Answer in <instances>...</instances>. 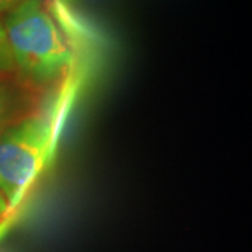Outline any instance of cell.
<instances>
[{"instance_id": "3", "label": "cell", "mask_w": 252, "mask_h": 252, "mask_svg": "<svg viewBox=\"0 0 252 252\" xmlns=\"http://www.w3.org/2000/svg\"><path fill=\"white\" fill-rule=\"evenodd\" d=\"M0 83H10V84L17 83V67L10 46L9 36L1 20H0Z\"/></svg>"}, {"instance_id": "7", "label": "cell", "mask_w": 252, "mask_h": 252, "mask_svg": "<svg viewBox=\"0 0 252 252\" xmlns=\"http://www.w3.org/2000/svg\"><path fill=\"white\" fill-rule=\"evenodd\" d=\"M17 210V209H16ZM13 210H10L9 206V202H7V199L4 196V193L1 192V189H0V220L1 219H4V217L7 216L9 213H11Z\"/></svg>"}, {"instance_id": "1", "label": "cell", "mask_w": 252, "mask_h": 252, "mask_svg": "<svg viewBox=\"0 0 252 252\" xmlns=\"http://www.w3.org/2000/svg\"><path fill=\"white\" fill-rule=\"evenodd\" d=\"M9 36L17 83L31 97L61 84L70 73L74 52L46 0H27L3 21Z\"/></svg>"}, {"instance_id": "6", "label": "cell", "mask_w": 252, "mask_h": 252, "mask_svg": "<svg viewBox=\"0 0 252 252\" xmlns=\"http://www.w3.org/2000/svg\"><path fill=\"white\" fill-rule=\"evenodd\" d=\"M27 0H0V14H7Z\"/></svg>"}, {"instance_id": "4", "label": "cell", "mask_w": 252, "mask_h": 252, "mask_svg": "<svg viewBox=\"0 0 252 252\" xmlns=\"http://www.w3.org/2000/svg\"><path fill=\"white\" fill-rule=\"evenodd\" d=\"M9 84L10 83H0V133L10 126L7 124L11 119L14 108V101L9 91Z\"/></svg>"}, {"instance_id": "2", "label": "cell", "mask_w": 252, "mask_h": 252, "mask_svg": "<svg viewBox=\"0 0 252 252\" xmlns=\"http://www.w3.org/2000/svg\"><path fill=\"white\" fill-rule=\"evenodd\" d=\"M56 142V118L32 112L0 133V189L10 210L21 209L30 189L44 171Z\"/></svg>"}, {"instance_id": "8", "label": "cell", "mask_w": 252, "mask_h": 252, "mask_svg": "<svg viewBox=\"0 0 252 252\" xmlns=\"http://www.w3.org/2000/svg\"><path fill=\"white\" fill-rule=\"evenodd\" d=\"M59 1H63V3H70V1H76V0H59Z\"/></svg>"}, {"instance_id": "5", "label": "cell", "mask_w": 252, "mask_h": 252, "mask_svg": "<svg viewBox=\"0 0 252 252\" xmlns=\"http://www.w3.org/2000/svg\"><path fill=\"white\" fill-rule=\"evenodd\" d=\"M20 215H21V209H17V210H13L4 219L0 220V243L7 237V234L13 230V227L17 224Z\"/></svg>"}]
</instances>
